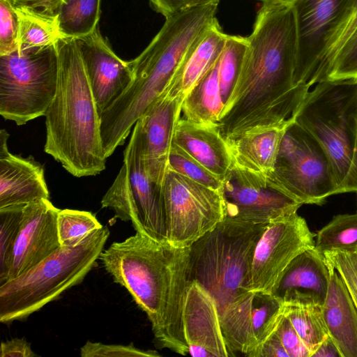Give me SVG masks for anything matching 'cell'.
I'll return each mask as SVG.
<instances>
[{"instance_id": "8992f818", "label": "cell", "mask_w": 357, "mask_h": 357, "mask_svg": "<svg viewBox=\"0 0 357 357\" xmlns=\"http://www.w3.org/2000/svg\"><path fill=\"white\" fill-rule=\"evenodd\" d=\"M266 225L226 217L190 247L189 282H197L209 293L220 316L252 291L254 254Z\"/></svg>"}, {"instance_id": "6da1fadb", "label": "cell", "mask_w": 357, "mask_h": 357, "mask_svg": "<svg viewBox=\"0 0 357 357\" xmlns=\"http://www.w3.org/2000/svg\"><path fill=\"white\" fill-rule=\"evenodd\" d=\"M241 78L218 123L227 141L289 119L309 88L294 84L298 48L293 3L262 1Z\"/></svg>"}, {"instance_id": "44dd1931", "label": "cell", "mask_w": 357, "mask_h": 357, "mask_svg": "<svg viewBox=\"0 0 357 357\" xmlns=\"http://www.w3.org/2000/svg\"><path fill=\"white\" fill-rule=\"evenodd\" d=\"M329 282L330 272L324 253L314 247L300 253L289 263L271 294L282 303L323 305Z\"/></svg>"}, {"instance_id": "9c48e42d", "label": "cell", "mask_w": 357, "mask_h": 357, "mask_svg": "<svg viewBox=\"0 0 357 357\" xmlns=\"http://www.w3.org/2000/svg\"><path fill=\"white\" fill-rule=\"evenodd\" d=\"M116 218L131 222L137 232L160 242L167 241L162 186L150 177L144 160L139 121L123 152V164L101 201Z\"/></svg>"}, {"instance_id": "7dc6e473", "label": "cell", "mask_w": 357, "mask_h": 357, "mask_svg": "<svg viewBox=\"0 0 357 357\" xmlns=\"http://www.w3.org/2000/svg\"><path fill=\"white\" fill-rule=\"evenodd\" d=\"M264 1V0H261V1ZM273 1H278L287 3H293L296 0H273Z\"/></svg>"}, {"instance_id": "ffe728a7", "label": "cell", "mask_w": 357, "mask_h": 357, "mask_svg": "<svg viewBox=\"0 0 357 357\" xmlns=\"http://www.w3.org/2000/svg\"><path fill=\"white\" fill-rule=\"evenodd\" d=\"M9 134L0 131V208L50 199L43 166L32 156L22 158L9 152Z\"/></svg>"}, {"instance_id": "d6a6232c", "label": "cell", "mask_w": 357, "mask_h": 357, "mask_svg": "<svg viewBox=\"0 0 357 357\" xmlns=\"http://www.w3.org/2000/svg\"><path fill=\"white\" fill-rule=\"evenodd\" d=\"M25 204L0 208V285L7 282Z\"/></svg>"}, {"instance_id": "83f0119b", "label": "cell", "mask_w": 357, "mask_h": 357, "mask_svg": "<svg viewBox=\"0 0 357 357\" xmlns=\"http://www.w3.org/2000/svg\"><path fill=\"white\" fill-rule=\"evenodd\" d=\"M101 0H63L56 16L63 38L87 36L98 27Z\"/></svg>"}, {"instance_id": "4fadbf2b", "label": "cell", "mask_w": 357, "mask_h": 357, "mask_svg": "<svg viewBox=\"0 0 357 357\" xmlns=\"http://www.w3.org/2000/svg\"><path fill=\"white\" fill-rule=\"evenodd\" d=\"M226 217L268 224L297 212L301 204L271 187L265 176L233 165L222 180Z\"/></svg>"}, {"instance_id": "ba28073f", "label": "cell", "mask_w": 357, "mask_h": 357, "mask_svg": "<svg viewBox=\"0 0 357 357\" xmlns=\"http://www.w3.org/2000/svg\"><path fill=\"white\" fill-rule=\"evenodd\" d=\"M58 73L56 44L0 56V114L17 126L45 116Z\"/></svg>"}, {"instance_id": "74e56055", "label": "cell", "mask_w": 357, "mask_h": 357, "mask_svg": "<svg viewBox=\"0 0 357 357\" xmlns=\"http://www.w3.org/2000/svg\"><path fill=\"white\" fill-rule=\"evenodd\" d=\"M82 357H158L160 354L153 350H142L132 343L128 345L106 344L87 341L80 348Z\"/></svg>"}, {"instance_id": "3957f363", "label": "cell", "mask_w": 357, "mask_h": 357, "mask_svg": "<svg viewBox=\"0 0 357 357\" xmlns=\"http://www.w3.org/2000/svg\"><path fill=\"white\" fill-rule=\"evenodd\" d=\"M217 6L194 7L165 18L149 45L130 61L131 83L100 114L101 138L107 158L125 142L137 121L167 89L186 53L216 20Z\"/></svg>"}, {"instance_id": "4dcf8cb0", "label": "cell", "mask_w": 357, "mask_h": 357, "mask_svg": "<svg viewBox=\"0 0 357 357\" xmlns=\"http://www.w3.org/2000/svg\"><path fill=\"white\" fill-rule=\"evenodd\" d=\"M316 236L315 248L321 252L333 250L355 251L357 248V213L334 216Z\"/></svg>"}, {"instance_id": "d4e9b609", "label": "cell", "mask_w": 357, "mask_h": 357, "mask_svg": "<svg viewBox=\"0 0 357 357\" xmlns=\"http://www.w3.org/2000/svg\"><path fill=\"white\" fill-rule=\"evenodd\" d=\"M292 117L283 123L227 141L233 165L266 178L274 169L280 144Z\"/></svg>"}, {"instance_id": "30bf717a", "label": "cell", "mask_w": 357, "mask_h": 357, "mask_svg": "<svg viewBox=\"0 0 357 357\" xmlns=\"http://www.w3.org/2000/svg\"><path fill=\"white\" fill-rule=\"evenodd\" d=\"M266 179L271 187L302 205H321L328 197L337 194L328 156L293 117L282 139L274 169Z\"/></svg>"}, {"instance_id": "836d02e7", "label": "cell", "mask_w": 357, "mask_h": 357, "mask_svg": "<svg viewBox=\"0 0 357 357\" xmlns=\"http://www.w3.org/2000/svg\"><path fill=\"white\" fill-rule=\"evenodd\" d=\"M102 227L89 211L63 209L57 215L58 235L62 246H75L89 234Z\"/></svg>"}, {"instance_id": "4316f807", "label": "cell", "mask_w": 357, "mask_h": 357, "mask_svg": "<svg viewBox=\"0 0 357 357\" xmlns=\"http://www.w3.org/2000/svg\"><path fill=\"white\" fill-rule=\"evenodd\" d=\"M282 312L291 322L311 357L329 335L322 305L314 303L288 301L283 303Z\"/></svg>"}, {"instance_id": "f546056e", "label": "cell", "mask_w": 357, "mask_h": 357, "mask_svg": "<svg viewBox=\"0 0 357 357\" xmlns=\"http://www.w3.org/2000/svg\"><path fill=\"white\" fill-rule=\"evenodd\" d=\"M248 47L247 37L227 36L218 66L223 112L229 105L239 82Z\"/></svg>"}, {"instance_id": "7402d4cb", "label": "cell", "mask_w": 357, "mask_h": 357, "mask_svg": "<svg viewBox=\"0 0 357 357\" xmlns=\"http://www.w3.org/2000/svg\"><path fill=\"white\" fill-rule=\"evenodd\" d=\"M172 142L222 180L233 166L229 144L216 126L180 118Z\"/></svg>"}, {"instance_id": "ac0fdd59", "label": "cell", "mask_w": 357, "mask_h": 357, "mask_svg": "<svg viewBox=\"0 0 357 357\" xmlns=\"http://www.w3.org/2000/svg\"><path fill=\"white\" fill-rule=\"evenodd\" d=\"M182 323L188 354L193 357L231 356L222 334L214 298L190 281L186 289Z\"/></svg>"}, {"instance_id": "e575fe53", "label": "cell", "mask_w": 357, "mask_h": 357, "mask_svg": "<svg viewBox=\"0 0 357 357\" xmlns=\"http://www.w3.org/2000/svg\"><path fill=\"white\" fill-rule=\"evenodd\" d=\"M167 169L211 189L222 188V180L220 178L173 142L169 154Z\"/></svg>"}, {"instance_id": "5bb4252c", "label": "cell", "mask_w": 357, "mask_h": 357, "mask_svg": "<svg viewBox=\"0 0 357 357\" xmlns=\"http://www.w3.org/2000/svg\"><path fill=\"white\" fill-rule=\"evenodd\" d=\"M355 0H296L298 48L294 84L310 89L326 43Z\"/></svg>"}, {"instance_id": "f35d334b", "label": "cell", "mask_w": 357, "mask_h": 357, "mask_svg": "<svg viewBox=\"0 0 357 357\" xmlns=\"http://www.w3.org/2000/svg\"><path fill=\"white\" fill-rule=\"evenodd\" d=\"M349 78L357 79V29L340 50L326 79Z\"/></svg>"}, {"instance_id": "5b68a950", "label": "cell", "mask_w": 357, "mask_h": 357, "mask_svg": "<svg viewBox=\"0 0 357 357\" xmlns=\"http://www.w3.org/2000/svg\"><path fill=\"white\" fill-rule=\"evenodd\" d=\"M109 236L103 226L75 246L61 245L47 258L0 285V321L10 324L31 314L80 284L97 266Z\"/></svg>"}, {"instance_id": "e0dca14e", "label": "cell", "mask_w": 357, "mask_h": 357, "mask_svg": "<svg viewBox=\"0 0 357 357\" xmlns=\"http://www.w3.org/2000/svg\"><path fill=\"white\" fill-rule=\"evenodd\" d=\"M59 211L47 199L24 205L8 280L38 264L61 246L57 230Z\"/></svg>"}, {"instance_id": "ab89813d", "label": "cell", "mask_w": 357, "mask_h": 357, "mask_svg": "<svg viewBox=\"0 0 357 357\" xmlns=\"http://www.w3.org/2000/svg\"><path fill=\"white\" fill-rule=\"evenodd\" d=\"M275 331L289 357H310L308 349L282 311L276 323Z\"/></svg>"}, {"instance_id": "277c9868", "label": "cell", "mask_w": 357, "mask_h": 357, "mask_svg": "<svg viewBox=\"0 0 357 357\" xmlns=\"http://www.w3.org/2000/svg\"><path fill=\"white\" fill-rule=\"evenodd\" d=\"M59 73L45 114V151L75 177L105 169L99 113L75 38L57 43Z\"/></svg>"}, {"instance_id": "60d3db41", "label": "cell", "mask_w": 357, "mask_h": 357, "mask_svg": "<svg viewBox=\"0 0 357 357\" xmlns=\"http://www.w3.org/2000/svg\"><path fill=\"white\" fill-rule=\"evenodd\" d=\"M220 0H150L151 6L165 18L185 10L210 4H218Z\"/></svg>"}, {"instance_id": "d590c367", "label": "cell", "mask_w": 357, "mask_h": 357, "mask_svg": "<svg viewBox=\"0 0 357 357\" xmlns=\"http://www.w3.org/2000/svg\"><path fill=\"white\" fill-rule=\"evenodd\" d=\"M323 253L326 263L333 267L342 277L357 308V252L333 250Z\"/></svg>"}, {"instance_id": "9a60e30c", "label": "cell", "mask_w": 357, "mask_h": 357, "mask_svg": "<svg viewBox=\"0 0 357 357\" xmlns=\"http://www.w3.org/2000/svg\"><path fill=\"white\" fill-rule=\"evenodd\" d=\"M283 303L271 294L250 291L229 305L220 316L227 348L231 355L250 357L272 333Z\"/></svg>"}, {"instance_id": "bcb514c9", "label": "cell", "mask_w": 357, "mask_h": 357, "mask_svg": "<svg viewBox=\"0 0 357 357\" xmlns=\"http://www.w3.org/2000/svg\"><path fill=\"white\" fill-rule=\"evenodd\" d=\"M311 357H342L337 344L328 335Z\"/></svg>"}, {"instance_id": "b9f144b4", "label": "cell", "mask_w": 357, "mask_h": 357, "mask_svg": "<svg viewBox=\"0 0 357 357\" xmlns=\"http://www.w3.org/2000/svg\"><path fill=\"white\" fill-rule=\"evenodd\" d=\"M14 8H20L56 17L63 0H8Z\"/></svg>"}, {"instance_id": "7bdbcfd3", "label": "cell", "mask_w": 357, "mask_h": 357, "mask_svg": "<svg viewBox=\"0 0 357 357\" xmlns=\"http://www.w3.org/2000/svg\"><path fill=\"white\" fill-rule=\"evenodd\" d=\"M250 357H289L274 330L255 349Z\"/></svg>"}, {"instance_id": "52a82bcc", "label": "cell", "mask_w": 357, "mask_h": 357, "mask_svg": "<svg viewBox=\"0 0 357 357\" xmlns=\"http://www.w3.org/2000/svg\"><path fill=\"white\" fill-rule=\"evenodd\" d=\"M291 116L326 153L339 194L350 172L357 135V79L318 82Z\"/></svg>"}, {"instance_id": "7c38bea8", "label": "cell", "mask_w": 357, "mask_h": 357, "mask_svg": "<svg viewBox=\"0 0 357 357\" xmlns=\"http://www.w3.org/2000/svg\"><path fill=\"white\" fill-rule=\"evenodd\" d=\"M315 236L297 212L268 222L254 254L252 291L271 294L289 263L315 247Z\"/></svg>"}, {"instance_id": "cb8c5ba5", "label": "cell", "mask_w": 357, "mask_h": 357, "mask_svg": "<svg viewBox=\"0 0 357 357\" xmlns=\"http://www.w3.org/2000/svg\"><path fill=\"white\" fill-rule=\"evenodd\" d=\"M227 36L215 20L190 48L170 82L165 93L171 98H182L218 61Z\"/></svg>"}, {"instance_id": "1f68e13d", "label": "cell", "mask_w": 357, "mask_h": 357, "mask_svg": "<svg viewBox=\"0 0 357 357\" xmlns=\"http://www.w3.org/2000/svg\"><path fill=\"white\" fill-rule=\"evenodd\" d=\"M356 29L357 0H355L333 29L326 43L318 63L314 84L326 79L336 57Z\"/></svg>"}, {"instance_id": "f6af8a7d", "label": "cell", "mask_w": 357, "mask_h": 357, "mask_svg": "<svg viewBox=\"0 0 357 357\" xmlns=\"http://www.w3.org/2000/svg\"><path fill=\"white\" fill-rule=\"evenodd\" d=\"M357 192V135L349 176L340 189V193Z\"/></svg>"}, {"instance_id": "603a6c76", "label": "cell", "mask_w": 357, "mask_h": 357, "mask_svg": "<svg viewBox=\"0 0 357 357\" xmlns=\"http://www.w3.org/2000/svg\"><path fill=\"white\" fill-rule=\"evenodd\" d=\"M328 266L330 282L322 309L328 334L342 357H357V308L339 273Z\"/></svg>"}, {"instance_id": "d6986e66", "label": "cell", "mask_w": 357, "mask_h": 357, "mask_svg": "<svg viewBox=\"0 0 357 357\" xmlns=\"http://www.w3.org/2000/svg\"><path fill=\"white\" fill-rule=\"evenodd\" d=\"M183 98L164 92L137 120L142 130L143 155L151 179L162 186L167 169L174 132L181 118Z\"/></svg>"}, {"instance_id": "7a4b0ae2", "label": "cell", "mask_w": 357, "mask_h": 357, "mask_svg": "<svg viewBox=\"0 0 357 357\" xmlns=\"http://www.w3.org/2000/svg\"><path fill=\"white\" fill-rule=\"evenodd\" d=\"M189 248L137 232L103 250L99 259L146 314L158 349L188 354L182 314L189 283Z\"/></svg>"}, {"instance_id": "484cf974", "label": "cell", "mask_w": 357, "mask_h": 357, "mask_svg": "<svg viewBox=\"0 0 357 357\" xmlns=\"http://www.w3.org/2000/svg\"><path fill=\"white\" fill-rule=\"evenodd\" d=\"M219 59L183 98V119L198 124L218 126L224 110L218 81Z\"/></svg>"}, {"instance_id": "ee69618b", "label": "cell", "mask_w": 357, "mask_h": 357, "mask_svg": "<svg viewBox=\"0 0 357 357\" xmlns=\"http://www.w3.org/2000/svg\"><path fill=\"white\" fill-rule=\"evenodd\" d=\"M1 357H35L31 344L24 338H13L1 342Z\"/></svg>"}, {"instance_id": "c3c4849f", "label": "cell", "mask_w": 357, "mask_h": 357, "mask_svg": "<svg viewBox=\"0 0 357 357\" xmlns=\"http://www.w3.org/2000/svg\"><path fill=\"white\" fill-rule=\"evenodd\" d=\"M355 251L357 252V248H356Z\"/></svg>"}, {"instance_id": "f1b7e54d", "label": "cell", "mask_w": 357, "mask_h": 357, "mask_svg": "<svg viewBox=\"0 0 357 357\" xmlns=\"http://www.w3.org/2000/svg\"><path fill=\"white\" fill-rule=\"evenodd\" d=\"M15 8L19 17V52L52 45L63 38L56 17Z\"/></svg>"}, {"instance_id": "8fae6325", "label": "cell", "mask_w": 357, "mask_h": 357, "mask_svg": "<svg viewBox=\"0 0 357 357\" xmlns=\"http://www.w3.org/2000/svg\"><path fill=\"white\" fill-rule=\"evenodd\" d=\"M162 190L167 241L174 247H190L226 218L221 190L211 189L167 169Z\"/></svg>"}, {"instance_id": "2e32d148", "label": "cell", "mask_w": 357, "mask_h": 357, "mask_svg": "<svg viewBox=\"0 0 357 357\" xmlns=\"http://www.w3.org/2000/svg\"><path fill=\"white\" fill-rule=\"evenodd\" d=\"M75 39L100 114L131 83L130 63L114 52L98 27L91 33Z\"/></svg>"}, {"instance_id": "8d00e7d4", "label": "cell", "mask_w": 357, "mask_h": 357, "mask_svg": "<svg viewBox=\"0 0 357 357\" xmlns=\"http://www.w3.org/2000/svg\"><path fill=\"white\" fill-rule=\"evenodd\" d=\"M19 17L8 0H0V56L18 50Z\"/></svg>"}]
</instances>
